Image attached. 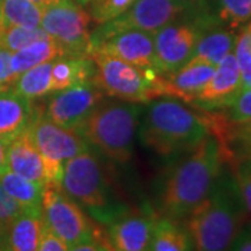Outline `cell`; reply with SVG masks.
I'll list each match as a JSON object with an SVG mask.
<instances>
[{
  "label": "cell",
  "instance_id": "1",
  "mask_svg": "<svg viewBox=\"0 0 251 251\" xmlns=\"http://www.w3.org/2000/svg\"><path fill=\"white\" fill-rule=\"evenodd\" d=\"M225 163L222 144L215 135L208 134L163 176L158 193L161 216L184 221L209 194Z\"/></svg>",
  "mask_w": 251,
  "mask_h": 251
},
{
  "label": "cell",
  "instance_id": "2",
  "mask_svg": "<svg viewBox=\"0 0 251 251\" xmlns=\"http://www.w3.org/2000/svg\"><path fill=\"white\" fill-rule=\"evenodd\" d=\"M246 215L232 172L224 168L209 194L184 219L193 250L229 251Z\"/></svg>",
  "mask_w": 251,
  "mask_h": 251
},
{
  "label": "cell",
  "instance_id": "3",
  "mask_svg": "<svg viewBox=\"0 0 251 251\" xmlns=\"http://www.w3.org/2000/svg\"><path fill=\"white\" fill-rule=\"evenodd\" d=\"M138 138L162 156L187 153L209 133L205 115H198L175 99H158L143 110Z\"/></svg>",
  "mask_w": 251,
  "mask_h": 251
},
{
  "label": "cell",
  "instance_id": "4",
  "mask_svg": "<svg viewBox=\"0 0 251 251\" xmlns=\"http://www.w3.org/2000/svg\"><path fill=\"white\" fill-rule=\"evenodd\" d=\"M141 115L143 106L133 102H102L78 133L109 161L125 165L133 158Z\"/></svg>",
  "mask_w": 251,
  "mask_h": 251
},
{
  "label": "cell",
  "instance_id": "5",
  "mask_svg": "<svg viewBox=\"0 0 251 251\" xmlns=\"http://www.w3.org/2000/svg\"><path fill=\"white\" fill-rule=\"evenodd\" d=\"M63 191L100 224L109 225L125 209L117 208L112 188L100 159L87 150L64 163L62 177Z\"/></svg>",
  "mask_w": 251,
  "mask_h": 251
},
{
  "label": "cell",
  "instance_id": "6",
  "mask_svg": "<svg viewBox=\"0 0 251 251\" xmlns=\"http://www.w3.org/2000/svg\"><path fill=\"white\" fill-rule=\"evenodd\" d=\"M91 57L97 67L94 82L105 95L133 103H148L163 97L162 75L153 69L137 67L103 53Z\"/></svg>",
  "mask_w": 251,
  "mask_h": 251
},
{
  "label": "cell",
  "instance_id": "7",
  "mask_svg": "<svg viewBox=\"0 0 251 251\" xmlns=\"http://www.w3.org/2000/svg\"><path fill=\"white\" fill-rule=\"evenodd\" d=\"M28 128L42 156L46 183L62 186L64 163L75 155L90 150V144L78 131L63 128L50 122L44 115L41 105L35 106Z\"/></svg>",
  "mask_w": 251,
  "mask_h": 251
},
{
  "label": "cell",
  "instance_id": "8",
  "mask_svg": "<svg viewBox=\"0 0 251 251\" xmlns=\"http://www.w3.org/2000/svg\"><path fill=\"white\" fill-rule=\"evenodd\" d=\"M201 3L202 0H137L125 14L100 24L92 31L91 46L128 29H141L155 34L162 27L197 10Z\"/></svg>",
  "mask_w": 251,
  "mask_h": 251
},
{
  "label": "cell",
  "instance_id": "9",
  "mask_svg": "<svg viewBox=\"0 0 251 251\" xmlns=\"http://www.w3.org/2000/svg\"><path fill=\"white\" fill-rule=\"evenodd\" d=\"M42 216L46 227L69 247L103 236L91 216L87 215V212L69 197L59 184H45Z\"/></svg>",
  "mask_w": 251,
  "mask_h": 251
},
{
  "label": "cell",
  "instance_id": "10",
  "mask_svg": "<svg viewBox=\"0 0 251 251\" xmlns=\"http://www.w3.org/2000/svg\"><path fill=\"white\" fill-rule=\"evenodd\" d=\"M91 23V14L82 6L59 0L44 10L41 28L66 56H90Z\"/></svg>",
  "mask_w": 251,
  "mask_h": 251
},
{
  "label": "cell",
  "instance_id": "11",
  "mask_svg": "<svg viewBox=\"0 0 251 251\" xmlns=\"http://www.w3.org/2000/svg\"><path fill=\"white\" fill-rule=\"evenodd\" d=\"M103 91L90 81L57 91L42 106V112L54 125L78 131L91 113L103 102Z\"/></svg>",
  "mask_w": 251,
  "mask_h": 251
},
{
  "label": "cell",
  "instance_id": "12",
  "mask_svg": "<svg viewBox=\"0 0 251 251\" xmlns=\"http://www.w3.org/2000/svg\"><path fill=\"white\" fill-rule=\"evenodd\" d=\"M242 90V74L232 52L216 64L212 77L204 85V88L198 92L193 106L204 112L222 110L230 106V103Z\"/></svg>",
  "mask_w": 251,
  "mask_h": 251
},
{
  "label": "cell",
  "instance_id": "13",
  "mask_svg": "<svg viewBox=\"0 0 251 251\" xmlns=\"http://www.w3.org/2000/svg\"><path fill=\"white\" fill-rule=\"evenodd\" d=\"M103 53L143 69H153L155 36L141 29H128L108 36L91 46L90 56Z\"/></svg>",
  "mask_w": 251,
  "mask_h": 251
},
{
  "label": "cell",
  "instance_id": "14",
  "mask_svg": "<svg viewBox=\"0 0 251 251\" xmlns=\"http://www.w3.org/2000/svg\"><path fill=\"white\" fill-rule=\"evenodd\" d=\"M155 219L141 214H123L109 224L106 239L115 251H150Z\"/></svg>",
  "mask_w": 251,
  "mask_h": 251
},
{
  "label": "cell",
  "instance_id": "15",
  "mask_svg": "<svg viewBox=\"0 0 251 251\" xmlns=\"http://www.w3.org/2000/svg\"><path fill=\"white\" fill-rule=\"evenodd\" d=\"M215 67L216 66L208 63L188 60L179 70L168 75H162L163 97L177 98L188 105H193L198 92L212 77Z\"/></svg>",
  "mask_w": 251,
  "mask_h": 251
},
{
  "label": "cell",
  "instance_id": "16",
  "mask_svg": "<svg viewBox=\"0 0 251 251\" xmlns=\"http://www.w3.org/2000/svg\"><path fill=\"white\" fill-rule=\"evenodd\" d=\"M7 169L31 181L46 184L44 161L29 128L20 133L7 145Z\"/></svg>",
  "mask_w": 251,
  "mask_h": 251
},
{
  "label": "cell",
  "instance_id": "17",
  "mask_svg": "<svg viewBox=\"0 0 251 251\" xmlns=\"http://www.w3.org/2000/svg\"><path fill=\"white\" fill-rule=\"evenodd\" d=\"M35 105L13 87L0 91V138L9 144L31 123Z\"/></svg>",
  "mask_w": 251,
  "mask_h": 251
},
{
  "label": "cell",
  "instance_id": "18",
  "mask_svg": "<svg viewBox=\"0 0 251 251\" xmlns=\"http://www.w3.org/2000/svg\"><path fill=\"white\" fill-rule=\"evenodd\" d=\"M45 227L41 209H21L10 226L7 249L11 251H38Z\"/></svg>",
  "mask_w": 251,
  "mask_h": 251
},
{
  "label": "cell",
  "instance_id": "19",
  "mask_svg": "<svg viewBox=\"0 0 251 251\" xmlns=\"http://www.w3.org/2000/svg\"><path fill=\"white\" fill-rule=\"evenodd\" d=\"M95 72L91 56H60L52 64V92L94 81Z\"/></svg>",
  "mask_w": 251,
  "mask_h": 251
},
{
  "label": "cell",
  "instance_id": "20",
  "mask_svg": "<svg viewBox=\"0 0 251 251\" xmlns=\"http://www.w3.org/2000/svg\"><path fill=\"white\" fill-rule=\"evenodd\" d=\"M150 251H194L193 242L181 221L156 218L153 225Z\"/></svg>",
  "mask_w": 251,
  "mask_h": 251
},
{
  "label": "cell",
  "instance_id": "21",
  "mask_svg": "<svg viewBox=\"0 0 251 251\" xmlns=\"http://www.w3.org/2000/svg\"><path fill=\"white\" fill-rule=\"evenodd\" d=\"M234 39L236 35L230 29L222 28L221 25L211 28L201 35L190 60L216 66L225 56L232 53Z\"/></svg>",
  "mask_w": 251,
  "mask_h": 251
},
{
  "label": "cell",
  "instance_id": "22",
  "mask_svg": "<svg viewBox=\"0 0 251 251\" xmlns=\"http://www.w3.org/2000/svg\"><path fill=\"white\" fill-rule=\"evenodd\" d=\"M0 186L23 209L42 211L44 184L31 181L7 169L0 176Z\"/></svg>",
  "mask_w": 251,
  "mask_h": 251
},
{
  "label": "cell",
  "instance_id": "23",
  "mask_svg": "<svg viewBox=\"0 0 251 251\" xmlns=\"http://www.w3.org/2000/svg\"><path fill=\"white\" fill-rule=\"evenodd\" d=\"M60 56H64L62 49L56 45L53 39L45 38L11 53V59H10L11 72L14 73L16 77H18L21 73L27 72L38 64L52 62Z\"/></svg>",
  "mask_w": 251,
  "mask_h": 251
},
{
  "label": "cell",
  "instance_id": "24",
  "mask_svg": "<svg viewBox=\"0 0 251 251\" xmlns=\"http://www.w3.org/2000/svg\"><path fill=\"white\" fill-rule=\"evenodd\" d=\"M52 62H45L18 75L13 90L29 100L44 98L52 92Z\"/></svg>",
  "mask_w": 251,
  "mask_h": 251
},
{
  "label": "cell",
  "instance_id": "25",
  "mask_svg": "<svg viewBox=\"0 0 251 251\" xmlns=\"http://www.w3.org/2000/svg\"><path fill=\"white\" fill-rule=\"evenodd\" d=\"M0 27H41L44 9L32 0H0Z\"/></svg>",
  "mask_w": 251,
  "mask_h": 251
},
{
  "label": "cell",
  "instance_id": "26",
  "mask_svg": "<svg viewBox=\"0 0 251 251\" xmlns=\"http://www.w3.org/2000/svg\"><path fill=\"white\" fill-rule=\"evenodd\" d=\"M214 16L229 27L239 28L251 21V0H212Z\"/></svg>",
  "mask_w": 251,
  "mask_h": 251
},
{
  "label": "cell",
  "instance_id": "27",
  "mask_svg": "<svg viewBox=\"0 0 251 251\" xmlns=\"http://www.w3.org/2000/svg\"><path fill=\"white\" fill-rule=\"evenodd\" d=\"M45 38L49 35L41 27H0V48L11 53Z\"/></svg>",
  "mask_w": 251,
  "mask_h": 251
},
{
  "label": "cell",
  "instance_id": "28",
  "mask_svg": "<svg viewBox=\"0 0 251 251\" xmlns=\"http://www.w3.org/2000/svg\"><path fill=\"white\" fill-rule=\"evenodd\" d=\"M226 162L230 166L232 176L240 193L247 215L251 216V156L230 155Z\"/></svg>",
  "mask_w": 251,
  "mask_h": 251
},
{
  "label": "cell",
  "instance_id": "29",
  "mask_svg": "<svg viewBox=\"0 0 251 251\" xmlns=\"http://www.w3.org/2000/svg\"><path fill=\"white\" fill-rule=\"evenodd\" d=\"M234 59L242 74L243 87L251 81V21L240 27L234 39Z\"/></svg>",
  "mask_w": 251,
  "mask_h": 251
},
{
  "label": "cell",
  "instance_id": "30",
  "mask_svg": "<svg viewBox=\"0 0 251 251\" xmlns=\"http://www.w3.org/2000/svg\"><path fill=\"white\" fill-rule=\"evenodd\" d=\"M137 0H92L90 14L95 24H105L125 14Z\"/></svg>",
  "mask_w": 251,
  "mask_h": 251
},
{
  "label": "cell",
  "instance_id": "31",
  "mask_svg": "<svg viewBox=\"0 0 251 251\" xmlns=\"http://www.w3.org/2000/svg\"><path fill=\"white\" fill-rule=\"evenodd\" d=\"M21 206L10 197L0 186V249H7V234L16 216L21 212Z\"/></svg>",
  "mask_w": 251,
  "mask_h": 251
},
{
  "label": "cell",
  "instance_id": "32",
  "mask_svg": "<svg viewBox=\"0 0 251 251\" xmlns=\"http://www.w3.org/2000/svg\"><path fill=\"white\" fill-rule=\"evenodd\" d=\"M225 119L232 123H243L251 119V88H243L234 100L227 106Z\"/></svg>",
  "mask_w": 251,
  "mask_h": 251
},
{
  "label": "cell",
  "instance_id": "33",
  "mask_svg": "<svg viewBox=\"0 0 251 251\" xmlns=\"http://www.w3.org/2000/svg\"><path fill=\"white\" fill-rule=\"evenodd\" d=\"M10 59H11V52L0 48V90L13 87L14 81L17 78L14 73L11 72Z\"/></svg>",
  "mask_w": 251,
  "mask_h": 251
},
{
  "label": "cell",
  "instance_id": "34",
  "mask_svg": "<svg viewBox=\"0 0 251 251\" xmlns=\"http://www.w3.org/2000/svg\"><path fill=\"white\" fill-rule=\"evenodd\" d=\"M38 251H69V246L63 242L62 239H59L56 234L52 233L45 225Z\"/></svg>",
  "mask_w": 251,
  "mask_h": 251
},
{
  "label": "cell",
  "instance_id": "35",
  "mask_svg": "<svg viewBox=\"0 0 251 251\" xmlns=\"http://www.w3.org/2000/svg\"><path fill=\"white\" fill-rule=\"evenodd\" d=\"M229 251H251V225H244Z\"/></svg>",
  "mask_w": 251,
  "mask_h": 251
},
{
  "label": "cell",
  "instance_id": "36",
  "mask_svg": "<svg viewBox=\"0 0 251 251\" xmlns=\"http://www.w3.org/2000/svg\"><path fill=\"white\" fill-rule=\"evenodd\" d=\"M102 237V236H100ZM99 237V239H100ZM99 239L87 240V242L78 243L75 246L69 247V251H99Z\"/></svg>",
  "mask_w": 251,
  "mask_h": 251
},
{
  "label": "cell",
  "instance_id": "37",
  "mask_svg": "<svg viewBox=\"0 0 251 251\" xmlns=\"http://www.w3.org/2000/svg\"><path fill=\"white\" fill-rule=\"evenodd\" d=\"M230 155H246V156H251V141L250 143L236 144L234 148H230L227 158H229ZM227 158H226V159H227Z\"/></svg>",
  "mask_w": 251,
  "mask_h": 251
},
{
  "label": "cell",
  "instance_id": "38",
  "mask_svg": "<svg viewBox=\"0 0 251 251\" xmlns=\"http://www.w3.org/2000/svg\"><path fill=\"white\" fill-rule=\"evenodd\" d=\"M7 145L9 144L0 138V176L7 171Z\"/></svg>",
  "mask_w": 251,
  "mask_h": 251
},
{
  "label": "cell",
  "instance_id": "39",
  "mask_svg": "<svg viewBox=\"0 0 251 251\" xmlns=\"http://www.w3.org/2000/svg\"><path fill=\"white\" fill-rule=\"evenodd\" d=\"M99 251H115V249L110 246V243L108 242V239L102 236V237L99 239Z\"/></svg>",
  "mask_w": 251,
  "mask_h": 251
},
{
  "label": "cell",
  "instance_id": "40",
  "mask_svg": "<svg viewBox=\"0 0 251 251\" xmlns=\"http://www.w3.org/2000/svg\"><path fill=\"white\" fill-rule=\"evenodd\" d=\"M34 3H36L41 9L45 10L46 7H49V6H52V4H54L56 1H59V0H32Z\"/></svg>",
  "mask_w": 251,
  "mask_h": 251
},
{
  "label": "cell",
  "instance_id": "41",
  "mask_svg": "<svg viewBox=\"0 0 251 251\" xmlns=\"http://www.w3.org/2000/svg\"><path fill=\"white\" fill-rule=\"evenodd\" d=\"M73 1H75L80 6H87V4H90L92 0H73Z\"/></svg>",
  "mask_w": 251,
  "mask_h": 251
},
{
  "label": "cell",
  "instance_id": "42",
  "mask_svg": "<svg viewBox=\"0 0 251 251\" xmlns=\"http://www.w3.org/2000/svg\"><path fill=\"white\" fill-rule=\"evenodd\" d=\"M243 88H251V81H249V82H247V84H246Z\"/></svg>",
  "mask_w": 251,
  "mask_h": 251
},
{
  "label": "cell",
  "instance_id": "43",
  "mask_svg": "<svg viewBox=\"0 0 251 251\" xmlns=\"http://www.w3.org/2000/svg\"><path fill=\"white\" fill-rule=\"evenodd\" d=\"M0 251H11V250H9V249H0Z\"/></svg>",
  "mask_w": 251,
  "mask_h": 251
},
{
  "label": "cell",
  "instance_id": "44",
  "mask_svg": "<svg viewBox=\"0 0 251 251\" xmlns=\"http://www.w3.org/2000/svg\"><path fill=\"white\" fill-rule=\"evenodd\" d=\"M0 21H1V10H0Z\"/></svg>",
  "mask_w": 251,
  "mask_h": 251
},
{
  "label": "cell",
  "instance_id": "45",
  "mask_svg": "<svg viewBox=\"0 0 251 251\" xmlns=\"http://www.w3.org/2000/svg\"><path fill=\"white\" fill-rule=\"evenodd\" d=\"M4 90H6V88H4ZM0 91H1V90H0Z\"/></svg>",
  "mask_w": 251,
  "mask_h": 251
}]
</instances>
